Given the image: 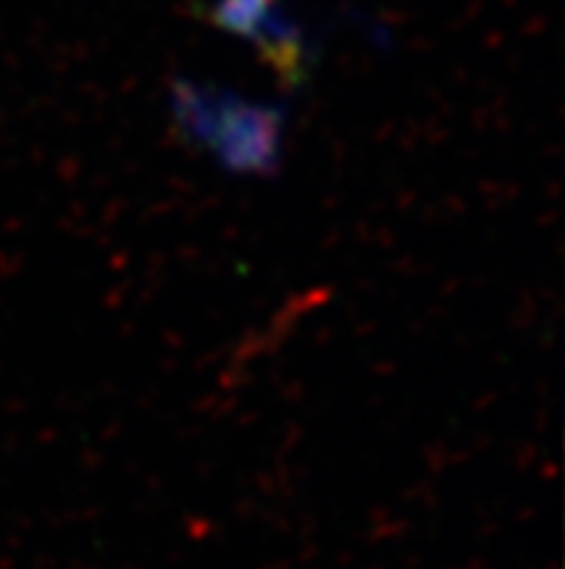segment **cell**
I'll list each match as a JSON object with an SVG mask.
<instances>
[{"instance_id":"obj_1","label":"cell","mask_w":565,"mask_h":569,"mask_svg":"<svg viewBox=\"0 0 565 569\" xmlns=\"http://www.w3.org/2000/svg\"><path fill=\"white\" fill-rule=\"evenodd\" d=\"M180 119L236 171H265L278 159L280 119L220 96L180 93Z\"/></svg>"}]
</instances>
